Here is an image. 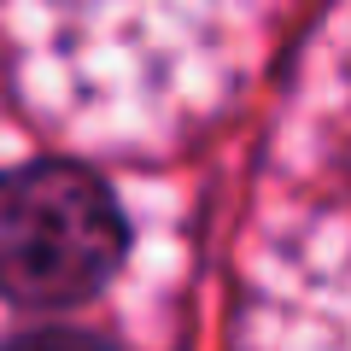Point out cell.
Returning a JSON list of instances; mask_svg holds the SVG:
<instances>
[{"label": "cell", "instance_id": "7a4b0ae2", "mask_svg": "<svg viewBox=\"0 0 351 351\" xmlns=\"http://www.w3.org/2000/svg\"><path fill=\"white\" fill-rule=\"evenodd\" d=\"M0 351H112V346H106V339H94V334H76V328H41V334L6 339Z\"/></svg>", "mask_w": 351, "mask_h": 351}, {"label": "cell", "instance_id": "6da1fadb", "mask_svg": "<svg viewBox=\"0 0 351 351\" xmlns=\"http://www.w3.org/2000/svg\"><path fill=\"white\" fill-rule=\"evenodd\" d=\"M117 258L123 217L94 170L71 158L0 170V293L12 304H82L112 281Z\"/></svg>", "mask_w": 351, "mask_h": 351}]
</instances>
